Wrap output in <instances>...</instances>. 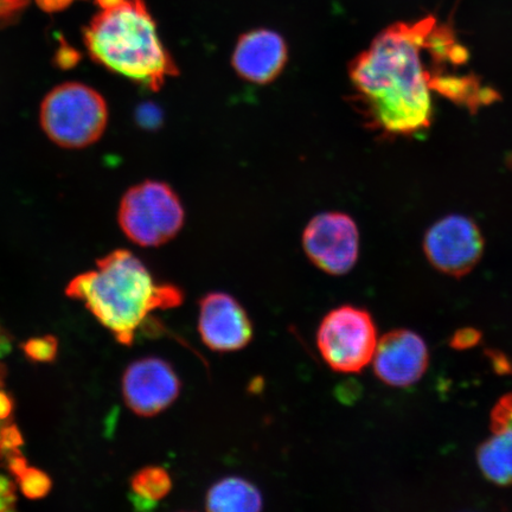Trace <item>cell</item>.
I'll use <instances>...</instances> for the list:
<instances>
[{
	"label": "cell",
	"mask_w": 512,
	"mask_h": 512,
	"mask_svg": "<svg viewBox=\"0 0 512 512\" xmlns=\"http://www.w3.org/2000/svg\"><path fill=\"white\" fill-rule=\"evenodd\" d=\"M438 22L428 15L392 24L350 63L355 105L382 137H413L432 125V61L425 57Z\"/></svg>",
	"instance_id": "1"
},
{
	"label": "cell",
	"mask_w": 512,
	"mask_h": 512,
	"mask_svg": "<svg viewBox=\"0 0 512 512\" xmlns=\"http://www.w3.org/2000/svg\"><path fill=\"white\" fill-rule=\"evenodd\" d=\"M67 296L81 300L123 345L133 344L150 313L182 305L175 285H159L136 255L118 249L96 261V270L70 281Z\"/></svg>",
	"instance_id": "2"
},
{
	"label": "cell",
	"mask_w": 512,
	"mask_h": 512,
	"mask_svg": "<svg viewBox=\"0 0 512 512\" xmlns=\"http://www.w3.org/2000/svg\"><path fill=\"white\" fill-rule=\"evenodd\" d=\"M83 38L93 61L150 91H159L178 75L177 64L160 41L144 0H124L115 8L101 10Z\"/></svg>",
	"instance_id": "3"
},
{
	"label": "cell",
	"mask_w": 512,
	"mask_h": 512,
	"mask_svg": "<svg viewBox=\"0 0 512 512\" xmlns=\"http://www.w3.org/2000/svg\"><path fill=\"white\" fill-rule=\"evenodd\" d=\"M40 123L56 145L64 149H85L104 136L108 123L107 102L85 83H62L43 99Z\"/></svg>",
	"instance_id": "4"
},
{
	"label": "cell",
	"mask_w": 512,
	"mask_h": 512,
	"mask_svg": "<svg viewBox=\"0 0 512 512\" xmlns=\"http://www.w3.org/2000/svg\"><path fill=\"white\" fill-rule=\"evenodd\" d=\"M184 208L168 184L146 181L126 192L118 222L126 238L142 247H159L183 228Z\"/></svg>",
	"instance_id": "5"
},
{
	"label": "cell",
	"mask_w": 512,
	"mask_h": 512,
	"mask_svg": "<svg viewBox=\"0 0 512 512\" xmlns=\"http://www.w3.org/2000/svg\"><path fill=\"white\" fill-rule=\"evenodd\" d=\"M377 342L373 317L351 305L329 312L317 334L320 355L332 370L343 374L361 373L373 362Z\"/></svg>",
	"instance_id": "6"
},
{
	"label": "cell",
	"mask_w": 512,
	"mask_h": 512,
	"mask_svg": "<svg viewBox=\"0 0 512 512\" xmlns=\"http://www.w3.org/2000/svg\"><path fill=\"white\" fill-rule=\"evenodd\" d=\"M485 240L478 224L465 215L452 214L432 224L424 239L430 264L453 278H463L482 260Z\"/></svg>",
	"instance_id": "7"
},
{
	"label": "cell",
	"mask_w": 512,
	"mask_h": 512,
	"mask_svg": "<svg viewBox=\"0 0 512 512\" xmlns=\"http://www.w3.org/2000/svg\"><path fill=\"white\" fill-rule=\"evenodd\" d=\"M304 251L313 265L330 275L348 274L360 255L357 224L343 213L313 217L303 235Z\"/></svg>",
	"instance_id": "8"
},
{
	"label": "cell",
	"mask_w": 512,
	"mask_h": 512,
	"mask_svg": "<svg viewBox=\"0 0 512 512\" xmlns=\"http://www.w3.org/2000/svg\"><path fill=\"white\" fill-rule=\"evenodd\" d=\"M182 382L169 362L146 357L133 362L123 379L126 405L144 418L158 415L174 405L181 394Z\"/></svg>",
	"instance_id": "9"
},
{
	"label": "cell",
	"mask_w": 512,
	"mask_h": 512,
	"mask_svg": "<svg viewBox=\"0 0 512 512\" xmlns=\"http://www.w3.org/2000/svg\"><path fill=\"white\" fill-rule=\"evenodd\" d=\"M430 364V351L425 339L406 329L384 335L373 357L377 379L394 388H407L418 383Z\"/></svg>",
	"instance_id": "10"
},
{
	"label": "cell",
	"mask_w": 512,
	"mask_h": 512,
	"mask_svg": "<svg viewBox=\"0 0 512 512\" xmlns=\"http://www.w3.org/2000/svg\"><path fill=\"white\" fill-rule=\"evenodd\" d=\"M198 331L207 348L216 352L246 348L254 332L245 307L223 292H211L201 299Z\"/></svg>",
	"instance_id": "11"
},
{
	"label": "cell",
	"mask_w": 512,
	"mask_h": 512,
	"mask_svg": "<svg viewBox=\"0 0 512 512\" xmlns=\"http://www.w3.org/2000/svg\"><path fill=\"white\" fill-rule=\"evenodd\" d=\"M288 48L283 36L270 29H255L239 38L232 64L236 74L255 85H267L283 73Z\"/></svg>",
	"instance_id": "12"
},
{
	"label": "cell",
	"mask_w": 512,
	"mask_h": 512,
	"mask_svg": "<svg viewBox=\"0 0 512 512\" xmlns=\"http://www.w3.org/2000/svg\"><path fill=\"white\" fill-rule=\"evenodd\" d=\"M264 507L261 492L249 480L227 477L216 482L207 492L206 509L213 512L260 511Z\"/></svg>",
	"instance_id": "13"
},
{
	"label": "cell",
	"mask_w": 512,
	"mask_h": 512,
	"mask_svg": "<svg viewBox=\"0 0 512 512\" xmlns=\"http://www.w3.org/2000/svg\"><path fill=\"white\" fill-rule=\"evenodd\" d=\"M477 464L492 484L512 485V427L492 430L491 437L477 450Z\"/></svg>",
	"instance_id": "14"
},
{
	"label": "cell",
	"mask_w": 512,
	"mask_h": 512,
	"mask_svg": "<svg viewBox=\"0 0 512 512\" xmlns=\"http://www.w3.org/2000/svg\"><path fill=\"white\" fill-rule=\"evenodd\" d=\"M132 502L140 510H149L172 490L169 472L160 466H147L132 477Z\"/></svg>",
	"instance_id": "15"
},
{
	"label": "cell",
	"mask_w": 512,
	"mask_h": 512,
	"mask_svg": "<svg viewBox=\"0 0 512 512\" xmlns=\"http://www.w3.org/2000/svg\"><path fill=\"white\" fill-rule=\"evenodd\" d=\"M9 469L16 476L23 494L29 498H41L48 494L51 482L46 473L28 467L19 451L8 458Z\"/></svg>",
	"instance_id": "16"
},
{
	"label": "cell",
	"mask_w": 512,
	"mask_h": 512,
	"mask_svg": "<svg viewBox=\"0 0 512 512\" xmlns=\"http://www.w3.org/2000/svg\"><path fill=\"white\" fill-rule=\"evenodd\" d=\"M5 369L0 364V388H3ZM22 445L21 433L17 427L10 425L9 420L0 418V458L8 459L11 454L18 451V446Z\"/></svg>",
	"instance_id": "17"
},
{
	"label": "cell",
	"mask_w": 512,
	"mask_h": 512,
	"mask_svg": "<svg viewBox=\"0 0 512 512\" xmlns=\"http://www.w3.org/2000/svg\"><path fill=\"white\" fill-rule=\"evenodd\" d=\"M23 349L32 361L50 362L56 357L57 341L51 336L34 338L25 343Z\"/></svg>",
	"instance_id": "18"
},
{
	"label": "cell",
	"mask_w": 512,
	"mask_h": 512,
	"mask_svg": "<svg viewBox=\"0 0 512 512\" xmlns=\"http://www.w3.org/2000/svg\"><path fill=\"white\" fill-rule=\"evenodd\" d=\"M30 0H0V29L11 27L27 10Z\"/></svg>",
	"instance_id": "19"
},
{
	"label": "cell",
	"mask_w": 512,
	"mask_h": 512,
	"mask_svg": "<svg viewBox=\"0 0 512 512\" xmlns=\"http://www.w3.org/2000/svg\"><path fill=\"white\" fill-rule=\"evenodd\" d=\"M512 427V393L503 396L491 414V430Z\"/></svg>",
	"instance_id": "20"
},
{
	"label": "cell",
	"mask_w": 512,
	"mask_h": 512,
	"mask_svg": "<svg viewBox=\"0 0 512 512\" xmlns=\"http://www.w3.org/2000/svg\"><path fill=\"white\" fill-rule=\"evenodd\" d=\"M482 338L479 331L475 329H464L456 332L451 339V345L454 349L464 350L475 347Z\"/></svg>",
	"instance_id": "21"
},
{
	"label": "cell",
	"mask_w": 512,
	"mask_h": 512,
	"mask_svg": "<svg viewBox=\"0 0 512 512\" xmlns=\"http://www.w3.org/2000/svg\"><path fill=\"white\" fill-rule=\"evenodd\" d=\"M15 486L8 477L0 475V511L15 509Z\"/></svg>",
	"instance_id": "22"
},
{
	"label": "cell",
	"mask_w": 512,
	"mask_h": 512,
	"mask_svg": "<svg viewBox=\"0 0 512 512\" xmlns=\"http://www.w3.org/2000/svg\"><path fill=\"white\" fill-rule=\"evenodd\" d=\"M79 59L80 55L78 51H75L72 47L66 46V44H63V46L60 47L59 53H57V63L64 68L74 66V64L78 63Z\"/></svg>",
	"instance_id": "23"
},
{
	"label": "cell",
	"mask_w": 512,
	"mask_h": 512,
	"mask_svg": "<svg viewBox=\"0 0 512 512\" xmlns=\"http://www.w3.org/2000/svg\"><path fill=\"white\" fill-rule=\"evenodd\" d=\"M73 2L74 0H36L40 9L48 12V14H55V12L66 10Z\"/></svg>",
	"instance_id": "24"
},
{
	"label": "cell",
	"mask_w": 512,
	"mask_h": 512,
	"mask_svg": "<svg viewBox=\"0 0 512 512\" xmlns=\"http://www.w3.org/2000/svg\"><path fill=\"white\" fill-rule=\"evenodd\" d=\"M95 2L100 6L101 10H108L115 8V6L123 3L124 0H95Z\"/></svg>",
	"instance_id": "25"
}]
</instances>
